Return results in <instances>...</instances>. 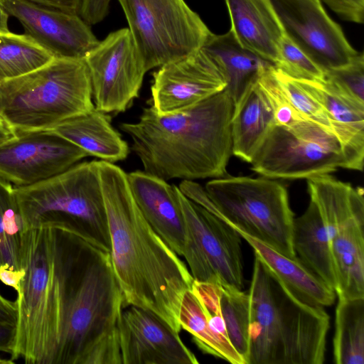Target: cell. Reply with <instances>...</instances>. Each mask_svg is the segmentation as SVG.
I'll use <instances>...</instances> for the list:
<instances>
[{
  "instance_id": "6da1fadb",
  "label": "cell",
  "mask_w": 364,
  "mask_h": 364,
  "mask_svg": "<svg viewBox=\"0 0 364 364\" xmlns=\"http://www.w3.org/2000/svg\"><path fill=\"white\" fill-rule=\"evenodd\" d=\"M30 301L48 364H122L124 302L108 250L61 228L53 255L32 278Z\"/></svg>"
},
{
  "instance_id": "7a4b0ae2",
  "label": "cell",
  "mask_w": 364,
  "mask_h": 364,
  "mask_svg": "<svg viewBox=\"0 0 364 364\" xmlns=\"http://www.w3.org/2000/svg\"><path fill=\"white\" fill-rule=\"evenodd\" d=\"M97 162L110 257L124 307L136 306L150 311L180 333V304L194 280L190 270L143 215L127 173L113 163Z\"/></svg>"
},
{
  "instance_id": "3957f363",
  "label": "cell",
  "mask_w": 364,
  "mask_h": 364,
  "mask_svg": "<svg viewBox=\"0 0 364 364\" xmlns=\"http://www.w3.org/2000/svg\"><path fill=\"white\" fill-rule=\"evenodd\" d=\"M233 109L224 89L169 114L160 115L151 105L137 122L122 123L120 129L132 139V149L148 173L165 181L221 178L232 154Z\"/></svg>"
},
{
  "instance_id": "277c9868",
  "label": "cell",
  "mask_w": 364,
  "mask_h": 364,
  "mask_svg": "<svg viewBox=\"0 0 364 364\" xmlns=\"http://www.w3.org/2000/svg\"><path fill=\"white\" fill-rule=\"evenodd\" d=\"M250 298L246 364H321L329 316L297 299L257 256Z\"/></svg>"
},
{
  "instance_id": "5b68a950",
  "label": "cell",
  "mask_w": 364,
  "mask_h": 364,
  "mask_svg": "<svg viewBox=\"0 0 364 364\" xmlns=\"http://www.w3.org/2000/svg\"><path fill=\"white\" fill-rule=\"evenodd\" d=\"M181 191L218 218L291 259L294 213L286 187L267 178L224 176L207 182L182 181Z\"/></svg>"
},
{
  "instance_id": "8992f818",
  "label": "cell",
  "mask_w": 364,
  "mask_h": 364,
  "mask_svg": "<svg viewBox=\"0 0 364 364\" xmlns=\"http://www.w3.org/2000/svg\"><path fill=\"white\" fill-rule=\"evenodd\" d=\"M92 95L84 59L53 58L0 83V113L14 134L44 131L92 111Z\"/></svg>"
},
{
  "instance_id": "52a82bcc",
  "label": "cell",
  "mask_w": 364,
  "mask_h": 364,
  "mask_svg": "<svg viewBox=\"0 0 364 364\" xmlns=\"http://www.w3.org/2000/svg\"><path fill=\"white\" fill-rule=\"evenodd\" d=\"M25 230L41 225L64 226L110 250L97 161L77 163L37 183L14 187Z\"/></svg>"
},
{
  "instance_id": "ba28073f",
  "label": "cell",
  "mask_w": 364,
  "mask_h": 364,
  "mask_svg": "<svg viewBox=\"0 0 364 364\" xmlns=\"http://www.w3.org/2000/svg\"><path fill=\"white\" fill-rule=\"evenodd\" d=\"M307 180L310 200L323 221L332 254L338 299L364 298V198L330 174Z\"/></svg>"
},
{
  "instance_id": "9c48e42d",
  "label": "cell",
  "mask_w": 364,
  "mask_h": 364,
  "mask_svg": "<svg viewBox=\"0 0 364 364\" xmlns=\"http://www.w3.org/2000/svg\"><path fill=\"white\" fill-rule=\"evenodd\" d=\"M146 70L200 49L213 33L184 0H118Z\"/></svg>"
},
{
  "instance_id": "30bf717a",
  "label": "cell",
  "mask_w": 364,
  "mask_h": 364,
  "mask_svg": "<svg viewBox=\"0 0 364 364\" xmlns=\"http://www.w3.org/2000/svg\"><path fill=\"white\" fill-rule=\"evenodd\" d=\"M250 164L252 171L272 179H307L347 168L336 136L306 119L290 126L274 124Z\"/></svg>"
},
{
  "instance_id": "8fae6325",
  "label": "cell",
  "mask_w": 364,
  "mask_h": 364,
  "mask_svg": "<svg viewBox=\"0 0 364 364\" xmlns=\"http://www.w3.org/2000/svg\"><path fill=\"white\" fill-rule=\"evenodd\" d=\"M176 193L193 242L186 261L193 279L242 289L241 235L231 225L187 198L178 186Z\"/></svg>"
},
{
  "instance_id": "7c38bea8",
  "label": "cell",
  "mask_w": 364,
  "mask_h": 364,
  "mask_svg": "<svg viewBox=\"0 0 364 364\" xmlns=\"http://www.w3.org/2000/svg\"><path fill=\"white\" fill-rule=\"evenodd\" d=\"M84 60L95 107L105 113L124 112L139 96L147 72L129 28L108 34Z\"/></svg>"
},
{
  "instance_id": "4fadbf2b",
  "label": "cell",
  "mask_w": 364,
  "mask_h": 364,
  "mask_svg": "<svg viewBox=\"0 0 364 364\" xmlns=\"http://www.w3.org/2000/svg\"><path fill=\"white\" fill-rule=\"evenodd\" d=\"M88 154L47 131L16 134L0 143V178L24 187L58 175Z\"/></svg>"
},
{
  "instance_id": "5bb4252c",
  "label": "cell",
  "mask_w": 364,
  "mask_h": 364,
  "mask_svg": "<svg viewBox=\"0 0 364 364\" xmlns=\"http://www.w3.org/2000/svg\"><path fill=\"white\" fill-rule=\"evenodd\" d=\"M286 33L323 71L350 63L360 53L321 0H271Z\"/></svg>"
},
{
  "instance_id": "9a60e30c",
  "label": "cell",
  "mask_w": 364,
  "mask_h": 364,
  "mask_svg": "<svg viewBox=\"0 0 364 364\" xmlns=\"http://www.w3.org/2000/svg\"><path fill=\"white\" fill-rule=\"evenodd\" d=\"M226 87L225 77L201 48L153 73L151 106L160 115L188 109Z\"/></svg>"
},
{
  "instance_id": "2e32d148",
  "label": "cell",
  "mask_w": 364,
  "mask_h": 364,
  "mask_svg": "<svg viewBox=\"0 0 364 364\" xmlns=\"http://www.w3.org/2000/svg\"><path fill=\"white\" fill-rule=\"evenodd\" d=\"M1 6L53 58L84 59L100 41L78 14L28 0H6Z\"/></svg>"
},
{
  "instance_id": "e0dca14e",
  "label": "cell",
  "mask_w": 364,
  "mask_h": 364,
  "mask_svg": "<svg viewBox=\"0 0 364 364\" xmlns=\"http://www.w3.org/2000/svg\"><path fill=\"white\" fill-rule=\"evenodd\" d=\"M122 311L117 329L122 364H198L179 333L153 312L136 306Z\"/></svg>"
},
{
  "instance_id": "ac0fdd59",
  "label": "cell",
  "mask_w": 364,
  "mask_h": 364,
  "mask_svg": "<svg viewBox=\"0 0 364 364\" xmlns=\"http://www.w3.org/2000/svg\"><path fill=\"white\" fill-rule=\"evenodd\" d=\"M127 175L132 194L146 220L166 243L186 259L193 242L178 199L177 186L144 171Z\"/></svg>"
},
{
  "instance_id": "d6986e66",
  "label": "cell",
  "mask_w": 364,
  "mask_h": 364,
  "mask_svg": "<svg viewBox=\"0 0 364 364\" xmlns=\"http://www.w3.org/2000/svg\"><path fill=\"white\" fill-rule=\"evenodd\" d=\"M298 80L323 107L333 133L341 145L347 168L362 171L364 162V105L343 93L326 77L322 80Z\"/></svg>"
},
{
  "instance_id": "ffe728a7",
  "label": "cell",
  "mask_w": 364,
  "mask_h": 364,
  "mask_svg": "<svg viewBox=\"0 0 364 364\" xmlns=\"http://www.w3.org/2000/svg\"><path fill=\"white\" fill-rule=\"evenodd\" d=\"M230 28L245 49L274 65L279 41L285 34L271 0H225Z\"/></svg>"
},
{
  "instance_id": "44dd1931",
  "label": "cell",
  "mask_w": 364,
  "mask_h": 364,
  "mask_svg": "<svg viewBox=\"0 0 364 364\" xmlns=\"http://www.w3.org/2000/svg\"><path fill=\"white\" fill-rule=\"evenodd\" d=\"M257 77L248 85L234 105L231 119L232 154L250 164L274 125L272 106Z\"/></svg>"
},
{
  "instance_id": "7402d4cb",
  "label": "cell",
  "mask_w": 364,
  "mask_h": 364,
  "mask_svg": "<svg viewBox=\"0 0 364 364\" xmlns=\"http://www.w3.org/2000/svg\"><path fill=\"white\" fill-rule=\"evenodd\" d=\"M44 131L70 141L88 156L102 161L110 163L122 161L129 152L127 143L112 127L109 117L95 107Z\"/></svg>"
},
{
  "instance_id": "603a6c76",
  "label": "cell",
  "mask_w": 364,
  "mask_h": 364,
  "mask_svg": "<svg viewBox=\"0 0 364 364\" xmlns=\"http://www.w3.org/2000/svg\"><path fill=\"white\" fill-rule=\"evenodd\" d=\"M178 322L193 336L195 343L205 353L232 364H245L243 358L231 344L220 309L204 305L193 292L187 290L181 299Z\"/></svg>"
},
{
  "instance_id": "cb8c5ba5",
  "label": "cell",
  "mask_w": 364,
  "mask_h": 364,
  "mask_svg": "<svg viewBox=\"0 0 364 364\" xmlns=\"http://www.w3.org/2000/svg\"><path fill=\"white\" fill-rule=\"evenodd\" d=\"M259 258L300 301L314 306L331 305L336 292L309 270L296 257L289 258L263 242L239 232Z\"/></svg>"
},
{
  "instance_id": "d4e9b609",
  "label": "cell",
  "mask_w": 364,
  "mask_h": 364,
  "mask_svg": "<svg viewBox=\"0 0 364 364\" xmlns=\"http://www.w3.org/2000/svg\"><path fill=\"white\" fill-rule=\"evenodd\" d=\"M292 244L299 260L313 274L336 291V278L327 232L314 201L294 219Z\"/></svg>"
},
{
  "instance_id": "484cf974",
  "label": "cell",
  "mask_w": 364,
  "mask_h": 364,
  "mask_svg": "<svg viewBox=\"0 0 364 364\" xmlns=\"http://www.w3.org/2000/svg\"><path fill=\"white\" fill-rule=\"evenodd\" d=\"M201 48L223 73L226 82L225 89L234 105L248 85L272 64L243 48L230 30L224 34L212 33Z\"/></svg>"
},
{
  "instance_id": "4316f807",
  "label": "cell",
  "mask_w": 364,
  "mask_h": 364,
  "mask_svg": "<svg viewBox=\"0 0 364 364\" xmlns=\"http://www.w3.org/2000/svg\"><path fill=\"white\" fill-rule=\"evenodd\" d=\"M333 353L336 364L364 363V298L338 299Z\"/></svg>"
},
{
  "instance_id": "83f0119b",
  "label": "cell",
  "mask_w": 364,
  "mask_h": 364,
  "mask_svg": "<svg viewBox=\"0 0 364 364\" xmlns=\"http://www.w3.org/2000/svg\"><path fill=\"white\" fill-rule=\"evenodd\" d=\"M53 58L28 35L0 32V83L35 70Z\"/></svg>"
},
{
  "instance_id": "f1b7e54d",
  "label": "cell",
  "mask_w": 364,
  "mask_h": 364,
  "mask_svg": "<svg viewBox=\"0 0 364 364\" xmlns=\"http://www.w3.org/2000/svg\"><path fill=\"white\" fill-rule=\"evenodd\" d=\"M25 232L14 187L0 178V267L21 270V253Z\"/></svg>"
},
{
  "instance_id": "f546056e",
  "label": "cell",
  "mask_w": 364,
  "mask_h": 364,
  "mask_svg": "<svg viewBox=\"0 0 364 364\" xmlns=\"http://www.w3.org/2000/svg\"><path fill=\"white\" fill-rule=\"evenodd\" d=\"M220 306L228 337L246 364L249 350V295L241 289L220 284Z\"/></svg>"
},
{
  "instance_id": "4dcf8cb0",
  "label": "cell",
  "mask_w": 364,
  "mask_h": 364,
  "mask_svg": "<svg viewBox=\"0 0 364 364\" xmlns=\"http://www.w3.org/2000/svg\"><path fill=\"white\" fill-rule=\"evenodd\" d=\"M274 67L298 80H322L324 71L285 33L281 38Z\"/></svg>"
},
{
  "instance_id": "1f68e13d",
  "label": "cell",
  "mask_w": 364,
  "mask_h": 364,
  "mask_svg": "<svg viewBox=\"0 0 364 364\" xmlns=\"http://www.w3.org/2000/svg\"><path fill=\"white\" fill-rule=\"evenodd\" d=\"M274 74L282 90L296 112L304 119L316 123L333 133L323 107L299 81L288 76L275 67Z\"/></svg>"
},
{
  "instance_id": "d6a6232c",
  "label": "cell",
  "mask_w": 364,
  "mask_h": 364,
  "mask_svg": "<svg viewBox=\"0 0 364 364\" xmlns=\"http://www.w3.org/2000/svg\"><path fill=\"white\" fill-rule=\"evenodd\" d=\"M257 81L272 106L275 125L290 126L305 119L293 107L282 90L274 74V65L263 69Z\"/></svg>"
},
{
  "instance_id": "836d02e7",
  "label": "cell",
  "mask_w": 364,
  "mask_h": 364,
  "mask_svg": "<svg viewBox=\"0 0 364 364\" xmlns=\"http://www.w3.org/2000/svg\"><path fill=\"white\" fill-rule=\"evenodd\" d=\"M325 77L350 98L364 105L363 53L347 65L325 72Z\"/></svg>"
},
{
  "instance_id": "e575fe53",
  "label": "cell",
  "mask_w": 364,
  "mask_h": 364,
  "mask_svg": "<svg viewBox=\"0 0 364 364\" xmlns=\"http://www.w3.org/2000/svg\"><path fill=\"white\" fill-rule=\"evenodd\" d=\"M344 21L363 23L364 0H322Z\"/></svg>"
},
{
  "instance_id": "d590c367",
  "label": "cell",
  "mask_w": 364,
  "mask_h": 364,
  "mask_svg": "<svg viewBox=\"0 0 364 364\" xmlns=\"http://www.w3.org/2000/svg\"><path fill=\"white\" fill-rule=\"evenodd\" d=\"M111 0H81L80 16L88 24L101 22L107 15Z\"/></svg>"
},
{
  "instance_id": "8d00e7d4",
  "label": "cell",
  "mask_w": 364,
  "mask_h": 364,
  "mask_svg": "<svg viewBox=\"0 0 364 364\" xmlns=\"http://www.w3.org/2000/svg\"><path fill=\"white\" fill-rule=\"evenodd\" d=\"M16 326L0 322V351L12 354L16 341Z\"/></svg>"
},
{
  "instance_id": "74e56055",
  "label": "cell",
  "mask_w": 364,
  "mask_h": 364,
  "mask_svg": "<svg viewBox=\"0 0 364 364\" xmlns=\"http://www.w3.org/2000/svg\"><path fill=\"white\" fill-rule=\"evenodd\" d=\"M37 4L79 14L81 0H28Z\"/></svg>"
},
{
  "instance_id": "f35d334b",
  "label": "cell",
  "mask_w": 364,
  "mask_h": 364,
  "mask_svg": "<svg viewBox=\"0 0 364 364\" xmlns=\"http://www.w3.org/2000/svg\"><path fill=\"white\" fill-rule=\"evenodd\" d=\"M17 307L16 301H11L0 293V322L16 325Z\"/></svg>"
},
{
  "instance_id": "ab89813d",
  "label": "cell",
  "mask_w": 364,
  "mask_h": 364,
  "mask_svg": "<svg viewBox=\"0 0 364 364\" xmlns=\"http://www.w3.org/2000/svg\"><path fill=\"white\" fill-rule=\"evenodd\" d=\"M23 274L22 269L21 270H16L6 265L0 267V281L12 287L16 291L19 289V284Z\"/></svg>"
},
{
  "instance_id": "60d3db41",
  "label": "cell",
  "mask_w": 364,
  "mask_h": 364,
  "mask_svg": "<svg viewBox=\"0 0 364 364\" xmlns=\"http://www.w3.org/2000/svg\"><path fill=\"white\" fill-rule=\"evenodd\" d=\"M9 14L0 4V32L8 33L9 32L8 27V19Z\"/></svg>"
},
{
  "instance_id": "b9f144b4",
  "label": "cell",
  "mask_w": 364,
  "mask_h": 364,
  "mask_svg": "<svg viewBox=\"0 0 364 364\" xmlns=\"http://www.w3.org/2000/svg\"><path fill=\"white\" fill-rule=\"evenodd\" d=\"M14 135V134L9 129L0 127V143L9 139Z\"/></svg>"
},
{
  "instance_id": "7bdbcfd3",
  "label": "cell",
  "mask_w": 364,
  "mask_h": 364,
  "mask_svg": "<svg viewBox=\"0 0 364 364\" xmlns=\"http://www.w3.org/2000/svg\"><path fill=\"white\" fill-rule=\"evenodd\" d=\"M14 363H15V362L14 360H12L11 359L6 360V359L0 358V364H14Z\"/></svg>"
},
{
  "instance_id": "ee69618b",
  "label": "cell",
  "mask_w": 364,
  "mask_h": 364,
  "mask_svg": "<svg viewBox=\"0 0 364 364\" xmlns=\"http://www.w3.org/2000/svg\"><path fill=\"white\" fill-rule=\"evenodd\" d=\"M0 127L9 129L7 127V126H6V123H5V122H4V120L3 119V118H2L1 115V113H0ZM9 130H10V129H9ZM10 131H11V130H10Z\"/></svg>"
},
{
  "instance_id": "f6af8a7d",
  "label": "cell",
  "mask_w": 364,
  "mask_h": 364,
  "mask_svg": "<svg viewBox=\"0 0 364 364\" xmlns=\"http://www.w3.org/2000/svg\"><path fill=\"white\" fill-rule=\"evenodd\" d=\"M6 0H0V4L2 5V4Z\"/></svg>"
}]
</instances>
